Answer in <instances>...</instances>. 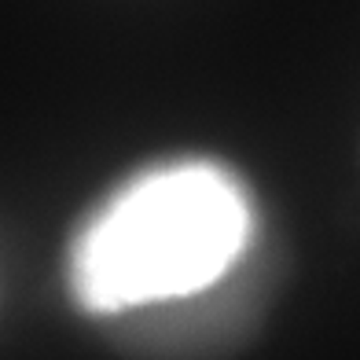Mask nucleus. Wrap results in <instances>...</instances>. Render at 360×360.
Masks as SVG:
<instances>
[{
    "label": "nucleus",
    "instance_id": "nucleus-1",
    "mask_svg": "<svg viewBox=\"0 0 360 360\" xmlns=\"http://www.w3.org/2000/svg\"><path fill=\"white\" fill-rule=\"evenodd\" d=\"M250 232L254 210L232 169L206 158L151 166L77 228L70 298L92 316L188 298L236 265Z\"/></svg>",
    "mask_w": 360,
    "mask_h": 360
}]
</instances>
